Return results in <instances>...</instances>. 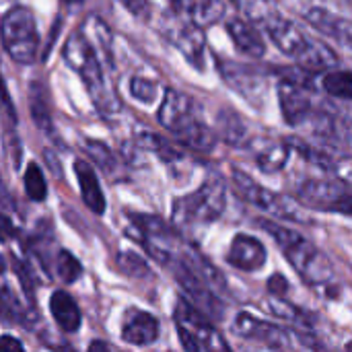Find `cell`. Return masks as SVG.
<instances>
[{
	"mask_svg": "<svg viewBox=\"0 0 352 352\" xmlns=\"http://www.w3.org/2000/svg\"><path fill=\"white\" fill-rule=\"evenodd\" d=\"M262 25H264L266 33L270 35L272 43L283 54L297 60V64L303 70L322 72V70L334 68L340 62L338 54L328 43H324L320 39H311L297 23L280 16L274 10H270L262 19Z\"/></svg>",
	"mask_w": 352,
	"mask_h": 352,
	"instance_id": "obj_1",
	"label": "cell"
},
{
	"mask_svg": "<svg viewBox=\"0 0 352 352\" xmlns=\"http://www.w3.org/2000/svg\"><path fill=\"white\" fill-rule=\"evenodd\" d=\"M159 124L196 153H210L217 146V134L204 124L200 105L177 89L165 91L159 107Z\"/></svg>",
	"mask_w": 352,
	"mask_h": 352,
	"instance_id": "obj_2",
	"label": "cell"
},
{
	"mask_svg": "<svg viewBox=\"0 0 352 352\" xmlns=\"http://www.w3.org/2000/svg\"><path fill=\"white\" fill-rule=\"evenodd\" d=\"M258 227L264 229L276 241L283 256L289 260V264L297 270V274L309 287L324 289V287L334 283V266H332V262L311 241L303 239L297 231L287 229L278 221L260 219Z\"/></svg>",
	"mask_w": 352,
	"mask_h": 352,
	"instance_id": "obj_3",
	"label": "cell"
},
{
	"mask_svg": "<svg viewBox=\"0 0 352 352\" xmlns=\"http://www.w3.org/2000/svg\"><path fill=\"white\" fill-rule=\"evenodd\" d=\"M62 58L64 62L82 78L95 107L99 109L101 116H111L113 111H118V101L113 97V93L107 89V80L99 62V56L91 43V39L85 33H72L62 50Z\"/></svg>",
	"mask_w": 352,
	"mask_h": 352,
	"instance_id": "obj_4",
	"label": "cell"
},
{
	"mask_svg": "<svg viewBox=\"0 0 352 352\" xmlns=\"http://www.w3.org/2000/svg\"><path fill=\"white\" fill-rule=\"evenodd\" d=\"M227 204L225 184L219 177L206 179L196 192L186 194L173 202L171 223L177 229H194L214 223Z\"/></svg>",
	"mask_w": 352,
	"mask_h": 352,
	"instance_id": "obj_5",
	"label": "cell"
},
{
	"mask_svg": "<svg viewBox=\"0 0 352 352\" xmlns=\"http://www.w3.org/2000/svg\"><path fill=\"white\" fill-rule=\"evenodd\" d=\"M233 188L235 194L258 210L270 214L276 221H293V223H311V217L305 212V206L291 196L266 190L258 182H254L245 171L233 169Z\"/></svg>",
	"mask_w": 352,
	"mask_h": 352,
	"instance_id": "obj_6",
	"label": "cell"
},
{
	"mask_svg": "<svg viewBox=\"0 0 352 352\" xmlns=\"http://www.w3.org/2000/svg\"><path fill=\"white\" fill-rule=\"evenodd\" d=\"M2 45L16 64H33L39 54V31L29 6H12L0 23Z\"/></svg>",
	"mask_w": 352,
	"mask_h": 352,
	"instance_id": "obj_7",
	"label": "cell"
},
{
	"mask_svg": "<svg viewBox=\"0 0 352 352\" xmlns=\"http://www.w3.org/2000/svg\"><path fill=\"white\" fill-rule=\"evenodd\" d=\"M314 72L303 70H283L278 80V103L285 118V124L297 128L309 122V116L316 109L314 103Z\"/></svg>",
	"mask_w": 352,
	"mask_h": 352,
	"instance_id": "obj_8",
	"label": "cell"
},
{
	"mask_svg": "<svg viewBox=\"0 0 352 352\" xmlns=\"http://www.w3.org/2000/svg\"><path fill=\"white\" fill-rule=\"evenodd\" d=\"M175 328L179 342L186 351H229V344L221 336V332L194 303L186 299H179L175 305Z\"/></svg>",
	"mask_w": 352,
	"mask_h": 352,
	"instance_id": "obj_9",
	"label": "cell"
},
{
	"mask_svg": "<svg viewBox=\"0 0 352 352\" xmlns=\"http://www.w3.org/2000/svg\"><path fill=\"white\" fill-rule=\"evenodd\" d=\"M231 330L239 338L254 340V342H260L264 346L280 349V351L295 349V346H316V342L311 338H307L305 334L299 336L297 332H291V330H287V328H283L278 324L260 320V318H256L252 314H239L235 318Z\"/></svg>",
	"mask_w": 352,
	"mask_h": 352,
	"instance_id": "obj_10",
	"label": "cell"
},
{
	"mask_svg": "<svg viewBox=\"0 0 352 352\" xmlns=\"http://www.w3.org/2000/svg\"><path fill=\"white\" fill-rule=\"evenodd\" d=\"M297 198L303 206L322 212L351 214V188L346 182L332 177H309L297 188Z\"/></svg>",
	"mask_w": 352,
	"mask_h": 352,
	"instance_id": "obj_11",
	"label": "cell"
},
{
	"mask_svg": "<svg viewBox=\"0 0 352 352\" xmlns=\"http://www.w3.org/2000/svg\"><path fill=\"white\" fill-rule=\"evenodd\" d=\"M159 31L163 33V37L173 43L184 58L196 68V70H204V54H206V37H204V29L177 16H163L159 23Z\"/></svg>",
	"mask_w": 352,
	"mask_h": 352,
	"instance_id": "obj_12",
	"label": "cell"
},
{
	"mask_svg": "<svg viewBox=\"0 0 352 352\" xmlns=\"http://www.w3.org/2000/svg\"><path fill=\"white\" fill-rule=\"evenodd\" d=\"M219 72L223 80L245 101L262 107L268 91V72L250 64H239L231 60H219Z\"/></svg>",
	"mask_w": 352,
	"mask_h": 352,
	"instance_id": "obj_13",
	"label": "cell"
},
{
	"mask_svg": "<svg viewBox=\"0 0 352 352\" xmlns=\"http://www.w3.org/2000/svg\"><path fill=\"white\" fill-rule=\"evenodd\" d=\"M266 260H268V254L260 239L241 233V235H235V239L231 241L227 262L235 266L237 270L258 272L266 266Z\"/></svg>",
	"mask_w": 352,
	"mask_h": 352,
	"instance_id": "obj_14",
	"label": "cell"
},
{
	"mask_svg": "<svg viewBox=\"0 0 352 352\" xmlns=\"http://www.w3.org/2000/svg\"><path fill=\"white\" fill-rule=\"evenodd\" d=\"M173 14L206 29L225 16L223 0H171Z\"/></svg>",
	"mask_w": 352,
	"mask_h": 352,
	"instance_id": "obj_15",
	"label": "cell"
},
{
	"mask_svg": "<svg viewBox=\"0 0 352 352\" xmlns=\"http://www.w3.org/2000/svg\"><path fill=\"white\" fill-rule=\"evenodd\" d=\"M161 332L159 320L148 311H132L124 320L122 340L130 346H151Z\"/></svg>",
	"mask_w": 352,
	"mask_h": 352,
	"instance_id": "obj_16",
	"label": "cell"
},
{
	"mask_svg": "<svg viewBox=\"0 0 352 352\" xmlns=\"http://www.w3.org/2000/svg\"><path fill=\"white\" fill-rule=\"evenodd\" d=\"M305 21L309 23V27H314L322 35H326L330 39H336L342 45H351L352 29L349 19H344L340 14H334V12H330V10H326L322 6H316V8L305 12Z\"/></svg>",
	"mask_w": 352,
	"mask_h": 352,
	"instance_id": "obj_17",
	"label": "cell"
},
{
	"mask_svg": "<svg viewBox=\"0 0 352 352\" xmlns=\"http://www.w3.org/2000/svg\"><path fill=\"white\" fill-rule=\"evenodd\" d=\"M74 173H76V179H78V188H80V196H82L85 206L91 212H95L97 217L105 214L107 202H105V196H103V190L99 186L95 169L87 161H76L74 163Z\"/></svg>",
	"mask_w": 352,
	"mask_h": 352,
	"instance_id": "obj_18",
	"label": "cell"
},
{
	"mask_svg": "<svg viewBox=\"0 0 352 352\" xmlns=\"http://www.w3.org/2000/svg\"><path fill=\"white\" fill-rule=\"evenodd\" d=\"M214 134H217V140H223L225 144L237 146V148L250 146V142H252V134H250L245 120L233 109H221L219 111Z\"/></svg>",
	"mask_w": 352,
	"mask_h": 352,
	"instance_id": "obj_19",
	"label": "cell"
},
{
	"mask_svg": "<svg viewBox=\"0 0 352 352\" xmlns=\"http://www.w3.org/2000/svg\"><path fill=\"white\" fill-rule=\"evenodd\" d=\"M227 33L241 54H245L250 58H262L266 54V43H264L260 31L254 25H250L245 19H239V16L231 19L227 23Z\"/></svg>",
	"mask_w": 352,
	"mask_h": 352,
	"instance_id": "obj_20",
	"label": "cell"
},
{
	"mask_svg": "<svg viewBox=\"0 0 352 352\" xmlns=\"http://www.w3.org/2000/svg\"><path fill=\"white\" fill-rule=\"evenodd\" d=\"M50 311L58 328L66 334H72L80 328V309L76 301L66 291H56L50 299Z\"/></svg>",
	"mask_w": 352,
	"mask_h": 352,
	"instance_id": "obj_21",
	"label": "cell"
},
{
	"mask_svg": "<svg viewBox=\"0 0 352 352\" xmlns=\"http://www.w3.org/2000/svg\"><path fill=\"white\" fill-rule=\"evenodd\" d=\"M136 144L146 148V151H151V153H155L165 163H177V161L184 159V153L173 142L165 140L163 136H159V134H155L151 130L136 132Z\"/></svg>",
	"mask_w": 352,
	"mask_h": 352,
	"instance_id": "obj_22",
	"label": "cell"
},
{
	"mask_svg": "<svg viewBox=\"0 0 352 352\" xmlns=\"http://www.w3.org/2000/svg\"><path fill=\"white\" fill-rule=\"evenodd\" d=\"M29 109H31L33 122L39 130H43V132L54 130L50 107H47V97H45L43 85H39V82H31V87H29Z\"/></svg>",
	"mask_w": 352,
	"mask_h": 352,
	"instance_id": "obj_23",
	"label": "cell"
},
{
	"mask_svg": "<svg viewBox=\"0 0 352 352\" xmlns=\"http://www.w3.org/2000/svg\"><path fill=\"white\" fill-rule=\"evenodd\" d=\"M291 144L289 140L287 142H274L270 146H266L258 157H256V163L258 167L264 171V173H276L280 171L287 163H289V157H291Z\"/></svg>",
	"mask_w": 352,
	"mask_h": 352,
	"instance_id": "obj_24",
	"label": "cell"
},
{
	"mask_svg": "<svg viewBox=\"0 0 352 352\" xmlns=\"http://www.w3.org/2000/svg\"><path fill=\"white\" fill-rule=\"evenodd\" d=\"M82 146H85L87 155L91 157V161H93L97 167H101V169H103V173H107V175L118 173V169H120V165H118V157L113 155V151H111L105 142L89 138V140H85V144H82Z\"/></svg>",
	"mask_w": 352,
	"mask_h": 352,
	"instance_id": "obj_25",
	"label": "cell"
},
{
	"mask_svg": "<svg viewBox=\"0 0 352 352\" xmlns=\"http://www.w3.org/2000/svg\"><path fill=\"white\" fill-rule=\"evenodd\" d=\"M289 144H291V148L299 151L305 161H309L311 165H316V167H320L324 171H332L334 167H338V161L334 163L332 155H328L326 151H322V148H318V146H314L309 142H303L301 138H293V140H289Z\"/></svg>",
	"mask_w": 352,
	"mask_h": 352,
	"instance_id": "obj_26",
	"label": "cell"
},
{
	"mask_svg": "<svg viewBox=\"0 0 352 352\" xmlns=\"http://www.w3.org/2000/svg\"><path fill=\"white\" fill-rule=\"evenodd\" d=\"M324 89L336 97V99H344L351 101L352 97V76L349 70H332L324 76Z\"/></svg>",
	"mask_w": 352,
	"mask_h": 352,
	"instance_id": "obj_27",
	"label": "cell"
},
{
	"mask_svg": "<svg viewBox=\"0 0 352 352\" xmlns=\"http://www.w3.org/2000/svg\"><path fill=\"white\" fill-rule=\"evenodd\" d=\"M25 182V192L33 202H43L47 196V184H45V175L41 171V167H37L35 163L27 165V171L23 175Z\"/></svg>",
	"mask_w": 352,
	"mask_h": 352,
	"instance_id": "obj_28",
	"label": "cell"
},
{
	"mask_svg": "<svg viewBox=\"0 0 352 352\" xmlns=\"http://www.w3.org/2000/svg\"><path fill=\"white\" fill-rule=\"evenodd\" d=\"M268 307H270L272 314L278 316L280 320H287V322H291V324H295V326H305V328L311 326V320L307 318V314L301 311V309H297L293 303L285 301L283 297H274V299L270 301Z\"/></svg>",
	"mask_w": 352,
	"mask_h": 352,
	"instance_id": "obj_29",
	"label": "cell"
},
{
	"mask_svg": "<svg viewBox=\"0 0 352 352\" xmlns=\"http://www.w3.org/2000/svg\"><path fill=\"white\" fill-rule=\"evenodd\" d=\"M56 274L60 276L62 283L72 285V283H76V280L80 278L82 266H80V262H78L70 252L62 250V252L56 256Z\"/></svg>",
	"mask_w": 352,
	"mask_h": 352,
	"instance_id": "obj_30",
	"label": "cell"
},
{
	"mask_svg": "<svg viewBox=\"0 0 352 352\" xmlns=\"http://www.w3.org/2000/svg\"><path fill=\"white\" fill-rule=\"evenodd\" d=\"M118 266L126 276H132V278H144L151 274L146 262L140 256H136L134 252H122L118 256Z\"/></svg>",
	"mask_w": 352,
	"mask_h": 352,
	"instance_id": "obj_31",
	"label": "cell"
},
{
	"mask_svg": "<svg viewBox=\"0 0 352 352\" xmlns=\"http://www.w3.org/2000/svg\"><path fill=\"white\" fill-rule=\"evenodd\" d=\"M0 318L2 322H25V309L8 289H0Z\"/></svg>",
	"mask_w": 352,
	"mask_h": 352,
	"instance_id": "obj_32",
	"label": "cell"
},
{
	"mask_svg": "<svg viewBox=\"0 0 352 352\" xmlns=\"http://www.w3.org/2000/svg\"><path fill=\"white\" fill-rule=\"evenodd\" d=\"M130 93H132L134 99H138V101L151 105V103H155V99H157V85H155L153 80L144 78V76H134V78L130 80Z\"/></svg>",
	"mask_w": 352,
	"mask_h": 352,
	"instance_id": "obj_33",
	"label": "cell"
},
{
	"mask_svg": "<svg viewBox=\"0 0 352 352\" xmlns=\"http://www.w3.org/2000/svg\"><path fill=\"white\" fill-rule=\"evenodd\" d=\"M122 2V6L136 19L140 21H148L151 14H153V8H151V2L148 0H118Z\"/></svg>",
	"mask_w": 352,
	"mask_h": 352,
	"instance_id": "obj_34",
	"label": "cell"
},
{
	"mask_svg": "<svg viewBox=\"0 0 352 352\" xmlns=\"http://www.w3.org/2000/svg\"><path fill=\"white\" fill-rule=\"evenodd\" d=\"M268 291L274 297H285L289 293V280L283 274H272L270 280H268Z\"/></svg>",
	"mask_w": 352,
	"mask_h": 352,
	"instance_id": "obj_35",
	"label": "cell"
},
{
	"mask_svg": "<svg viewBox=\"0 0 352 352\" xmlns=\"http://www.w3.org/2000/svg\"><path fill=\"white\" fill-rule=\"evenodd\" d=\"M23 342H19L12 336H0V352H21Z\"/></svg>",
	"mask_w": 352,
	"mask_h": 352,
	"instance_id": "obj_36",
	"label": "cell"
},
{
	"mask_svg": "<svg viewBox=\"0 0 352 352\" xmlns=\"http://www.w3.org/2000/svg\"><path fill=\"white\" fill-rule=\"evenodd\" d=\"M14 235H16V229L12 227V223L8 219L0 217V239L4 241V239H10Z\"/></svg>",
	"mask_w": 352,
	"mask_h": 352,
	"instance_id": "obj_37",
	"label": "cell"
},
{
	"mask_svg": "<svg viewBox=\"0 0 352 352\" xmlns=\"http://www.w3.org/2000/svg\"><path fill=\"white\" fill-rule=\"evenodd\" d=\"M89 349H91V351H97V349H99V351H111L113 346H111V344H107V342H99V340H97V342H91V344H89Z\"/></svg>",
	"mask_w": 352,
	"mask_h": 352,
	"instance_id": "obj_38",
	"label": "cell"
},
{
	"mask_svg": "<svg viewBox=\"0 0 352 352\" xmlns=\"http://www.w3.org/2000/svg\"><path fill=\"white\" fill-rule=\"evenodd\" d=\"M62 2H66V4H70V6H78V4H82L85 0H62Z\"/></svg>",
	"mask_w": 352,
	"mask_h": 352,
	"instance_id": "obj_39",
	"label": "cell"
},
{
	"mask_svg": "<svg viewBox=\"0 0 352 352\" xmlns=\"http://www.w3.org/2000/svg\"><path fill=\"white\" fill-rule=\"evenodd\" d=\"M2 270H4V260L0 258V272H2Z\"/></svg>",
	"mask_w": 352,
	"mask_h": 352,
	"instance_id": "obj_40",
	"label": "cell"
}]
</instances>
